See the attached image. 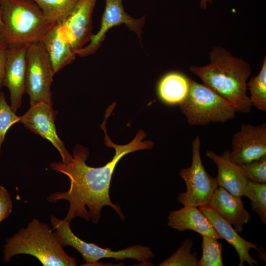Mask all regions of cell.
<instances>
[{"label":"cell","mask_w":266,"mask_h":266,"mask_svg":"<svg viewBox=\"0 0 266 266\" xmlns=\"http://www.w3.org/2000/svg\"><path fill=\"white\" fill-rule=\"evenodd\" d=\"M109 115L105 114L101 128L104 132L106 146L113 147L115 153L112 160L100 167H92L86 164L89 156L87 148L76 145L73 150L72 159L67 163L53 162L50 164L51 169L66 175L69 180V188L65 192H56L47 197L50 202L66 200L69 203L67 213L64 219L70 222L75 217L92 221L97 224L101 217V211L105 206L112 208L120 218L125 217L118 205L113 203L110 198L109 189L115 167L119 161L126 155L140 150L150 149L154 143L150 140L142 141L147 135L140 130L129 143L118 145L109 138L105 123Z\"/></svg>","instance_id":"6da1fadb"},{"label":"cell","mask_w":266,"mask_h":266,"mask_svg":"<svg viewBox=\"0 0 266 266\" xmlns=\"http://www.w3.org/2000/svg\"><path fill=\"white\" fill-rule=\"evenodd\" d=\"M209 60L206 66H191L190 71L228 101L236 112H250L252 105L247 94V82L251 68L248 63L221 46L210 52Z\"/></svg>","instance_id":"7a4b0ae2"},{"label":"cell","mask_w":266,"mask_h":266,"mask_svg":"<svg viewBox=\"0 0 266 266\" xmlns=\"http://www.w3.org/2000/svg\"><path fill=\"white\" fill-rule=\"evenodd\" d=\"M3 260L20 254L32 256L44 266H75L76 259L63 249L51 226L34 218L5 241Z\"/></svg>","instance_id":"3957f363"},{"label":"cell","mask_w":266,"mask_h":266,"mask_svg":"<svg viewBox=\"0 0 266 266\" xmlns=\"http://www.w3.org/2000/svg\"><path fill=\"white\" fill-rule=\"evenodd\" d=\"M0 18L6 46L39 41L51 23L32 0H0Z\"/></svg>","instance_id":"277c9868"},{"label":"cell","mask_w":266,"mask_h":266,"mask_svg":"<svg viewBox=\"0 0 266 266\" xmlns=\"http://www.w3.org/2000/svg\"><path fill=\"white\" fill-rule=\"evenodd\" d=\"M189 90L180 109L192 126L225 123L235 116L234 107L213 90L189 78Z\"/></svg>","instance_id":"5b68a950"},{"label":"cell","mask_w":266,"mask_h":266,"mask_svg":"<svg viewBox=\"0 0 266 266\" xmlns=\"http://www.w3.org/2000/svg\"><path fill=\"white\" fill-rule=\"evenodd\" d=\"M50 222L58 239L64 247L69 246L79 252L87 264H94L103 258H114L116 261H124L126 259H133L144 264L152 266L148 260L154 257L150 248L140 245H134L119 251H113L110 248H103L95 243L87 242L72 231L70 222L65 219H60L51 215Z\"/></svg>","instance_id":"8992f818"},{"label":"cell","mask_w":266,"mask_h":266,"mask_svg":"<svg viewBox=\"0 0 266 266\" xmlns=\"http://www.w3.org/2000/svg\"><path fill=\"white\" fill-rule=\"evenodd\" d=\"M192 164L189 167L180 170L179 174L186 185V191L181 193L177 199L184 206L200 207L209 203L219 187L216 178L209 175L202 163L200 139L197 135L192 141Z\"/></svg>","instance_id":"52a82bcc"},{"label":"cell","mask_w":266,"mask_h":266,"mask_svg":"<svg viewBox=\"0 0 266 266\" xmlns=\"http://www.w3.org/2000/svg\"><path fill=\"white\" fill-rule=\"evenodd\" d=\"M26 62L25 93L31 105L41 101L53 104L51 86L54 73L48 54L39 41L29 45Z\"/></svg>","instance_id":"ba28073f"},{"label":"cell","mask_w":266,"mask_h":266,"mask_svg":"<svg viewBox=\"0 0 266 266\" xmlns=\"http://www.w3.org/2000/svg\"><path fill=\"white\" fill-rule=\"evenodd\" d=\"M145 21V16L134 18L124 9L122 0H105L100 27L96 34H94L89 43L79 50L76 55L85 57L96 53L105 37V34L111 28L122 24L134 32L141 40L142 28Z\"/></svg>","instance_id":"9c48e42d"},{"label":"cell","mask_w":266,"mask_h":266,"mask_svg":"<svg viewBox=\"0 0 266 266\" xmlns=\"http://www.w3.org/2000/svg\"><path fill=\"white\" fill-rule=\"evenodd\" d=\"M57 114L53 104L41 101L31 105L21 116L20 122L31 132L50 141L60 154L62 162L67 163L71 161L72 154L57 134L55 124Z\"/></svg>","instance_id":"30bf717a"},{"label":"cell","mask_w":266,"mask_h":266,"mask_svg":"<svg viewBox=\"0 0 266 266\" xmlns=\"http://www.w3.org/2000/svg\"><path fill=\"white\" fill-rule=\"evenodd\" d=\"M96 0H80L62 19L57 21L61 32L76 55L94 34L92 17Z\"/></svg>","instance_id":"8fae6325"},{"label":"cell","mask_w":266,"mask_h":266,"mask_svg":"<svg viewBox=\"0 0 266 266\" xmlns=\"http://www.w3.org/2000/svg\"><path fill=\"white\" fill-rule=\"evenodd\" d=\"M266 155V124H243L233 134L230 157L232 161L243 165Z\"/></svg>","instance_id":"7c38bea8"},{"label":"cell","mask_w":266,"mask_h":266,"mask_svg":"<svg viewBox=\"0 0 266 266\" xmlns=\"http://www.w3.org/2000/svg\"><path fill=\"white\" fill-rule=\"evenodd\" d=\"M29 45L6 46L3 86L9 90L10 106L15 112L20 107L25 93L26 55Z\"/></svg>","instance_id":"4fadbf2b"},{"label":"cell","mask_w":266,"mask_h":266,"mask_svg":"<svg viewBox=\"0 0 266 266\" xmlns=\"http://www.w3.org/2000/svg\"><path fill=\"white\" fill-rule=\"evenodd\" d=\"M198 208L208 219L223 239H225L235 249L239 259V266H244L245 262L250 266L258 265L257 261L249 254L251 249L259 251L257 244L241 237L232 225L222 217L209 204Z\"/></svg>","instance_id":"5bb4252c"},{"label":"cell","mask_w":266,"mask_h":266,"mask_svg":"<svg viewBox=\"0 0 266 266\" xmlns=\"http://www.w3.org/2000/svg\"><path fill=\"white\" fill-rule=\"evenodd\" d=\"M208 204L238 233H241L243 225L251 219L241 197L233 195L222 187L219 186L216 190Z\"/></svg>","instance_id":"9a60e30c"},{"label":"cell","mask_w":266,"mask_h":266,"mask_svg":"<svg viewBox=\"0 0 266 266\" xmlns=\"http://www.w3.org/2000/svg\"><path fill=\"white\" fill-rule=\"evenodd\" d=\"M230 154V150L226 149L221 155L211 150L207 151L205 155L217 166L218 174L216 179L219 186L233 195L242 197L248 180L241 166L231 160Z\"/></svg>","instance_id":"2e32d148"},{"label":"cell","mask_w":266,"mask_h":266,"mask_svg":"<svg viewBox=\"0 0 266 266\" xmlns=\"http://www.w3.org/2000/svg\"><path fill=\"white\" fill-rule=\"evenodd\" d=\"M39 41L48 54L54 74L75 58L76 55L61 32L57 21L50 23Z\"/></svg>","instance_id":"e0dca14e"},{"label":"cell","mask_w":266,"mask_h":266,"mask_svg":"<svg viewBox=\"0 0 266 266\" xmlns=\"http://www.w3.org/2000/svg\"><path fill=\"white\" fill-rule=\"evenodd\" d=\"M167 225L180 232L190 230L202 236H211L223 239L198 207L184 206L179 210L171 211L168 216Z\"/></svg>","instance_id":"ac0fdd59"},{"label":"cell","mask_w":266,"mask_h":266,"mask_svg":"<svg viewBox=\"0 0 266 266\" xmlns=\"http://www.w3.org/2000/svg\"><path fill=\"white\" fill-rule=\"evenodd\" d=\"M189 86V78L179 72H169L160 80L157 85V95L166 104L179 105L187 97Z\"/></svg>","instance_id":"d6986e66"},{"label":"cell","mask_w":266,"mask_h":266,"mask_svg":"<svg viewBox=\"0 0 266 266\" xmlns=\"http://www.w3.org/2000/svg\"><path fill=\"white\" fill-rule=\"evenodd\" d=\"M250 93L249 97L252 105L259 110L266 111V58L265 57L259 74L250 78L247 82Z\"/></svg>","instance_id":"ffe728a7"},{"label":"cell","mask_w":266,"mask_h":266,"mask_svg":"<svg viewBox=\"0 0 266 266\" xmlns=\"http://www.w3.org/2000/svg\"><path fill=\"white\" fill-rule=\"evenodd\" d=\"M242 196L251 200L252 209L259 215L264 224L266 223V184L248 180Z\"/></svg>","instance_id":"44dd1931"},{"label":"cell","mask_w":266,"mask_h":266,"mask_svg":"<svg viewBox=\"0 0 266 266\" xmlns=\"http://www.w3.org/2000/svg\"><path fill=\"white\" fill-rule=\"evenodd\" d=\"M50 22L62 19L80 0H32Z\"/></svg>","instance_id":"7402d4cb"},{"label":"cell","mask_w":266,"mask_h":266,"mask_svg":"<svg viewBox=\"0 0 266 266\" xmlns=\"http://www.w3.org/2000/svg\"><path fill=\"white\" fill-rule=\"evenodd\" d=\"M218 239L202 236V256L198 260V266H223L222 257V244Z\"/></svg>","instance_id":"603a6c76"},{"label":"cell","mask_w":266,"mask_h":266,"mask_svg":"<svg viewBox=\"0 0 266 266\" xmlns=\"http://www.w3.org/2000/svg\"><path fill=\"white\" fill-rule=\"evenodd\" d=\"M193 245V241L187 239L181 246L168 259L162 262L160 266H198L197 253L191 251Z\"/></svg>","instance_id":"cb8c5ba5"},{"label":"cell","mask_w":266,"mask_h":266,"mask_svg":"<svg viewBox=\"0 0 266 266\" xmlns=\"http://www.w3.org/2000/svg\"><path fill=\"white\" fill-rule=\"evenodd\" d=\"M21 116L16 115L7 103L4 93L0 92V153L2 144L8 130L14 124L20 122Z\"/></svg>","instance_id":"d4e9b609"},{"label":"cell","mask_w":266,"mask_h":266,"mask_svg":"<svg viewBox=\"0 0 266 266\" xmlns=\"http://www.w3.org/2000/svg\"><path fill=\"white\" fill-rule=\"evenodd\" d=\"M240 166L248 180L256 183H266V155Z\"/></svg>","instance_id":"484cf974"},{"label":"cell","mask_w":266,"mask_h":266,"mask_svg":"<svg viewBox=\"0 0 266 266\" xmlns=\"http://www.w3.org/2000/svg\"><path fill=\"white\" fill-rule=\"evenodd\" d=\"M12 208V200L9 192L0 185V223L10 215Z\"/></svg>","instance_id":"4316f807"},{"label":"cell","mask_w":266,"mask_h":266,"mask_svg":"<svg viewBox=\"0 0 266 266\" xmlns=\"http://www.w3.org/2000/svg\"><path fill=\"white\" fill-rule=\"evenodd\" d=\"M6 46L0 47V88L3 87L4 68L6 60Z\"/></svg>","instance_id":"83f0119b"},{"label":"cell","mask_w":266,"mask_h":266,"mask_svg":"<svg viewBox=\"0 0 266 266\" xmlns=\"http://www.w3.org/2000/svg\"><path fill=\"white\" fill-rule=\"evenodd\" d=\"M211 0H200V6L203 9H206L207 3L208 2H210Z\"/></svg>","instance_id":"f1b7e54d"},{"label":"cell","mask_w":266,"mask_h":266,"mask_svg":"<svg viewBox=\"0 0 266 266\" xmlns=\"http://www.w3.org/2000/svg\"><path fill=\"white\" fill-rule=\"evenodd\" d=\"M2 23H1L0 18V35L2 32Z\"/></svg>","instance_id":"f546056e"},{"label":"cell","mask_w":266,"mask_h":266,"mask_svg":"<svg viewBox=\"0 0 266 266\" xmlns=\"http://www.w3.org/2000/svg\"><path fill=\"white\" fill-rule=\"evenodd\" d=\"M3 45H5L2 43L1 37H0V47L3 46Z\"/></svg>","instance_id":"4dcf8cb0"}]
</instances>
